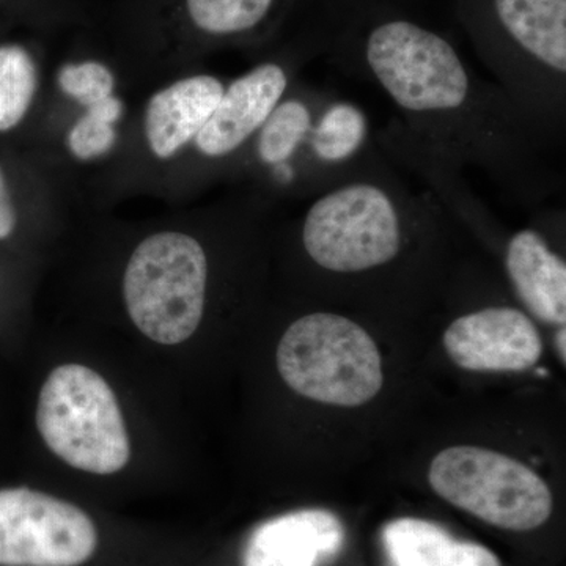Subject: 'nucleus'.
Listing matches in <instances>:
<instances>
[{
  "instance_id": "f257e3e1",
  "label": "nucleus",
  "mask_w": 566,
  "mask_h": 566,
  "mask_svg": "<svg viewBox=\"0 0 566 566\" xmlns=\"http://www.w3.org/2000/svg\"><path fill=\"white\" fill-rule=\"evenodd\" d=\"M277 368L294 392L318 403L354 408L368 403L385 382L371 335L337 314H311L294 322L277 348Z\"/></svg>"
},
{
  "instance_id": "f03ea898",
  "label": "nucleus",
  "mask_w": 566,
  "mask_h": 566,
  "mask_svg": "<svg viewBox=\"0 0 566 566\" xmlns=\"http://www.w3.org/2000/svg\"><path fill=\"white\" fill-rule=\"evenodd\" d=\"M36 424L52 452L80 471L115 474L132 457L114 390L85 365H61L48 376L40 392Z\"/></svg>"
},
{
  "instance_id": "7ed1b4c3",
  "label": "nucleus",
  "mask_w": 566,
  "mask_h": 566,
  "mask_svg": "<svg viewBox=\"0 0 566 566\" xmlns=\"http://www.w3.org/2000/svg\"><path fill=\"white\" fill-rule=\"evenodd\" d=\"M208 262L196 238L151 234L129 259L123 297L129 318L159 345L188 340L203 318Z\"/></svg>"
},
{
  "instance_id": "20e7f679",
  "label": "nucleus",
  "mask_w": 566,
  "mask_h": 566,
  "mask_svg": "<svg viewBox=\"0 0 566 566\" xmlns=\"http://www.w3.org/2000/svg\"><path fill=\"white\" fill-rule=\"evenodd\" d=\"M364 55L382 88L406 111H452L468 98L471 81L460 54L419 22L400 17L374 22Z\"/></svg>"
},
{
  "instance_id": "39448f33",
  "label": "nucleus",
  "mask_w": 566,
  "mask_h": 566,
  "mask_svg": "<svg viewBox=\"0 0 566 566\" xmlns=\"http://www.w3.org/2000/svg\"><path fill=\"white\" fill-rule=\"evenodd\" d=\"M428 480L444 501L505 531H534L553 513V494L545 480L493 450L447 449L434 458Z\"/></svg>"
},
{
  "instance_id": "423d86ee",
  "label": "nucleus",
  "mask_w": 566,
  "mask_h": 566,
  "mask_svg": "<svg viewBox=\"0 0 566 566\" xmlns=\"http://www.w3.org/2000/svg\"><path fill=\"white\" fill-rule=\"evenodd\" d=\"M308 256L334 273H360L392 262L400 252V216L389 193L354 182L326 193L305 216Z\"/></svg>"
},
{
  "instance_id": "0eeeda50",
  "label": "nucleus",
  "mask_w": 566,
  "mask_h": 566,
  "mask_svg": "<svg viewBox=\"0 0 566 566\" xmlns=\"http://www.w3.org/2000/svg\"><path fill=\"white\" fill-rule=\"evenodd\" d=\"M98 546L87 513L28 488L0 491V566H81Z\"/></svg>"
},
{
  "instance_id": "6e6552de",
  "label": "nucleus",
  "mask_w": 566,
  "mask_h": 566,
  "mask_svg": "<svg viewBox=\"0 0 566 566\" xmlns=\"http://www.w3.org/2000/svg\"><path fill=\"white\" fill-rule=\"evenodd\" d=\"M446 352L469 371H523L534 367L543 342L534 322L513 307L460 316L444 334Z\"/></svg>"
},
{
  "instance_id": "1a4fd4ad",
  "label": "nucleus",
  "mask_w": 566,
  "mask_h": 566,
  "mask_svg": "<svg viewBox=\"0 0 566 566\" xmlns=\"http://www.w3.org/2000/svg\"><path fill=\"white\" fill-rule=\"evenodd\" d=\"M286 84L285 71L277 63H263L234 81L193 139L199 151L208 158H222L238 150L281 103Z\"/></svg>"
},
{
  "instance_id": "9d476101",
  "label": "nucleus",
  "mask_w": 566,
  "mask_h": 566,
  "mask_svg": "<svg viewBox=\"0 0 566 566\" xmlns=\"http://www.w3.org/2000/svg\"><path fill=\"white\" fill-rule=\"evenodd\" d=\"M345 545V527L334 513L312 509L266 521L244 547L243 566H322Z\"/></svg>"
},
{
  "instance_id": "9b49d317",
  "label": "nucleus",
  "mask_w": 566,
  "mask_h": 566,
  "mask_svg": "<svg viewBox=\"0 0 566 566\" xmlns=\"http://www.w3.org/2000/svg\"><path fill=\"white\" fill-rule=\"evenodd\" d=\"M222 82L200 74L151 96L145 111V137L153 155L169 159L196 139L221 102Z\"/></svg>"
},
{
  "instance_id": "f8f14e48",
  "label": "nucleus",
  "mask_w": 566,
  "mask_h": 566,
  "mask_svg": "<svg viewBox=\"0 0 566 566\" xmlns=\"http://www.w3.org/2000/svg\"><path fill=\"white\" fill-rule=\"evenodd\" d=\"M506 271L517 296L539 322L565 326L566 264L535 230H521L506 245Z\"/></svg>"
},
{
  "instance_id": "ddd939ff",
  "label": "nucleus",
  "mask_w": 566,
  "mask_h": 566,
  "mask_svg": "<svg viewBox=\"0 0 566 566\" xmlns=\"http://www.w3.org/2000/svg\"><path fill=\"white\" fill-rule=\"evenodd\" d=\"M497 31L528 57L566 73V0H488Z\"/></svg>"
},
{
  "instance_id": "4468645a",
  "label": "nucleus",
  "mask_w": 566,
  "mask_h": 566,
  "mask_svg": "<svg viewBox=\"0 0 566 566\" xmlns=\"http://www.w3.org/2000/svg\"><path fill=\"white\" fill-rule=\"evenodd\" d=\"M389 566H502L488 547L464 542L431 521L400 517L382 528Z\"/></svg>"
},
{
  "instance_id": "2eb2a0df",
  "label": "nucleus",
  "mask_w": 566,
  "mask_h": 566,
  "mask_svg": "<svg viewBox=\"0 0 566 566\" xmlns=\"http://www.w3.org/2000/svg\"><path fill=\"white\" fill-rule=\"evenodd\" d=\"M39 88V70L24 48H0V132L20 125Z\"/></svg>"
},
{
  "instance_id": "dca6fc26",
  "label": "nucleus",
  "mask_w": 566,
  "mask_h": 566,
  "mask_svg": "<svg viewBox=\"0 0 566 566\" xmlns=\"http://www.w3.org/2000/svg\"><path fill=\"white\" fill-rule=\"evenodd\" d=\"M275 0H186L188 13L200 31L210 35L251 32L266 20Z\"/></svg>"
},
{
  "instance_id": "f3484780",
  "label": "nucleus",
  "mask_w": 566,
  "mask_h": 566,
  "mask_svg": "<svg viewBox=\"0 0 566 566\" xmlns=\"http://www.w3.org/2000/svg\"><path fill=\"white\" fill-rule=\"evenodd\" d=\"M312 129L311 112L303 102L279 103L260 128V159L270 166L286 163Z\"/></svg>"
},
{
  "instance_id": "a211bd4d",
  "label": "nucleus",
  "mask_w": 566,
  "mask_h": 566,
  "mask_svg": "<svg viewBox=\"0 0 566 566\" xmlns=\"http://www.w3.org/2000/svg\"><path fill=\"white\" fill-rule=\"evenodd\" d=\"M367 122L363 112L352 104H334L324 112L322 120L312 129V148L324 163H340L353 156L363 145Z\"/></svg>"
},
{
  "instance_id": "6ab92c4d",
  "label": "nucleus",
  "mask_w": 566,
  "mask_h": 566,
  "mask_svg": "<svg viewBox=\"0 0 566 566\" xmlns=\"http://www.w3.org/2000/svg\"><path fill=\"white\" fill-rule=\"evenodd\" d=\"M57 82L66 96L87 109L114 95V74L99 62L69 63L59 71Z\"/></svg>"
},
{
  "instance_id": "aec40b11",
  "label": "nucleus",
  "mask_w": 566,
  "mask_h": 566,
  "mask_svg": "<svg viewBox=\"0 0 566 566\" xmlns=\"http://www.w3.org/2000/svg\"><path fill=\"white\" fill-rule=\"evenodd\" d=\"M70 151L80 161H92L107 155L117 144L115 125L102 120L96 115L87 114L76 122L66 137Z\"/></svg>"
},
{
  "instance_id": "412c9836",
  "label": "nucleus",
  "mask_w": 566,
  "mask_h": 566,
  "mask_svg": "<svg viewBox=\"0 0 566 566\" xmlns=\"http://www.w3.org/2000/svg\"><path fill=\"white\" fill-rule=\"evenodd\" d=\"M17 227V210L11 200L9 186L0 170V240H7Z\"/></svg>"
},
{
  "instance_id": "4be33fe9",
  "label": "nucleus",
  "mask_w": 566,
  "mask_h": 566,
  "mask_svg": "<svg viewBox=\"0 0 566 566\" xmlns=\"http://www.w3.org/2000/svg\"><path fill=\"white\" fill-rule=\"evenodd\" d=\"M87 112L102 118V120L115 125L120 120L123 115V103L117 96H109V98L103 99V102L96 103L95 106L88 107Z\"/></svg>"
},
{
  "instance_id": "5701e85b",
  "label": "nucleus",
  "mask_w": 566,
  "mask_h": 566,
  "mask_svg": "<svg viewBox=\"0 0 566 566\" xmlns=\"http://www.w3.org/2000/svg\"><path fill=\"white\" fill-rule=\"evenodd\" d=\"M556 348L562 364L566 363V329L565 326H558L556 334Z\"/></svg>"
},
{
  "instance_id": "b1692460",
  "label": "nucleus",
  "mask_w": 566,
  "mask_h": 566,
  "mask_svg": "<svg viewBox=\"0 0 566 566\" xmlns=\"http://www.w3.org/2000/svg\"><path fill=\"white\" fill-rule=\"evenodd\" d=\"M275 167V174H277V177L281 178L282 181H289L292 180L293 177V170L292 167L289 166L286 163L277 164Z\"/></svg>"
}]
</instances>
